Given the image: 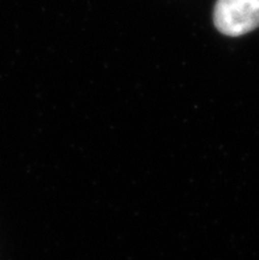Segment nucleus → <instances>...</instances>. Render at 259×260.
I'll use <instances>...</instances> for the list:
<instances>
[{"label":"nucleus","mask_w":259,"mask_h":260,"mask_svg":"<svg viewBox=\"0 0 259 260\" xmlns=\"http://www.w3.org/2000/svg\"><path fill=\"white\" fill-rule=\"evenodd\" d=\"M213 20L226 36L246 35L259 26V0H217Z\"/></svg>","instance_id":"obj_1"}]
</instances>
